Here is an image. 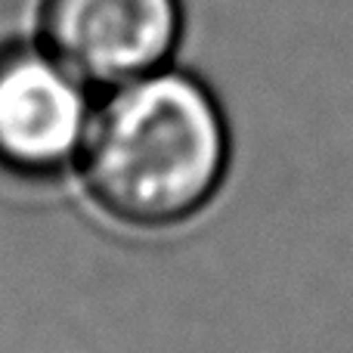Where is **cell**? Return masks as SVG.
Listing matches in <instances>:
<instances>
[{"label": "cell", "mask_w": 353, "mask_h": 353, "mask_svg": "<svg viewBox=\"0 0 353 353\" xmlns=\"http://www.w3.org/2000/svg\"><path fill=\"white\" fill-rule=\"evenodd\" d=\"M230 161V121L214 90L168 65L99 93L74 171L109 220L161 232L217 199Z\"/></svg>", "instance_id": "6da1fadb"}, {"label": "cell", "mask_w": 353, "mask_h": 353, "mask_svg": "<svg viewBox=\"0 0 353 353\" xmlns=\"http://www.w3.org/2000/svg\"><path fill=\"white\" fill-rule=\"evenodd\" d=\"M180 41V0H41L37 6V43L93 93L168 68Z\"/></svg>", "instance_id": "3957f363"}, {"label": "cell", "mask_w": 353, "mask_h": 353, "mask_svg": "<svg viewBox=\"0 0 353 353\" xmlns=\"http://www.w3.org/2000/svg\"><path fill=\"white\" fill-rule=\"evenodd\" d=\"M93 90L37 41L0 43V171L43 183L78 168Z\"/></svg>", "instance_id": "7a4b0ae2"}]
</instances>
